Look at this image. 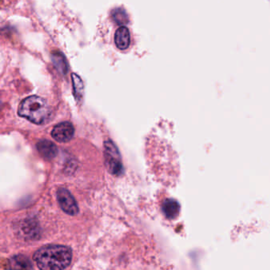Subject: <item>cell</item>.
<instances>
[{
  "label": "cell",
  "instance_id": "3",
  "mask_svg": "<svg viewBox=\"0 0 270 270\" xmlns=\"http://www.w3.org/2000/svg\"><path fill=\"white\" fill-rule=\"evenodd\" d=\"M105 167L113 175H122L124 172L122 157L118 147L111 141H105L104 145Z\"/></svg>",
  "mask_w": 270,
  "mask_h": 270
},
{
  "label": "cell",
  "instance_id": "11",
  "mask_svg": "<svg viewBox=\"0 0 270 270\" xmlns=\"http://www.w3.org/2000/svg\"><path fill=\"white\" fill-rule=\"evenodd\" d=\"M73 82L75 97L78 99H80L83 92V82L81 80V78L75 74H73Z\"/></svg>",
  "mask_w": 270,
  "mask_h": 270
},
{
  "label": "cell",
  "instance_id": "2",
  "mask_svg": "<svg viewBox=\"0 0 270 270\" xmlns=\"http://www.w3.org/2000/svg\"><path fill=\"white\" fill-rule=\"evenodd\" d=\"M18 113L32 123L42 124L49 117L50 110L45 99L33 95L22 101Z\"/></svg>",
  "mask_w": 270,
  "mask_h": 270
},
{
  "label": "cell",
  "instance_id": "8",
  "mask_svg": "<svg viewBox=\"0 0 270 270\" xmlns=\"http://www.w3.org/2000/svg\"><path fill=\"white\" fill-rule=\"evenodd\" d=\"M163 213L168 219H175L180 212V205L177 201L173 199H167L163 204Z\"/></svg>",
  "mask_w": 270,
  "mask_h": 270
},
{
  "label": "cell",
  "instance_id": "7",
  "mask_svg": "<svg viewBox=\"0 0 270 270\" xmlns=\"http://www.w3.org/2000/svg\"><path fill=\"white\" fill-rule=\"evenodd\" d=\"M37 151L46 159H52L57 154V147L53 143L47 140L39 141L37 145Z\"/></svg>",
  "mask_w": 270,
  "mask_h": 270
},
{
  "label": "cell",
  "instance_id": "9",
  "mask_svg": "<svg viewBox=\"0 0 270 270\" xmlns=\"http://www.w3.org/2000/svg\"><path fill=\"white\" fill-rule=\"evenodd\" d=\"M11 266L14 269L19 270H29L33 268L31 262L29 258L23 255H17L11 259Z\"/></svg>",
  "mask_w": 270,
  "mask_h": 270
},
{
  "label": "cell",
  "instance_id": "5",
  "mask_svg": "<svg viewBox=\"0 0 270 270\" xmlns=\"http://www.w3.org/2000/svg\"><path fill=\"white\" fill-rule=\"evenodd\" d=\"M74 129L70 122H61L54 127L52 136L55 141L59 143H66L70 141L74 136Z\"/></svg>",
  "mask_w": 270,
  "mask_h": 270
},
{
  "label": "cell",
  "instance_id": "1",
  "mask_svg": "<svg viewBox=\"0 0 270 270\" xmlns=\"http://www.w3.org/2000/svg\"><path fill=\"white\" fill-rule=\"evenodd\" d=\"M73 258L70 248L63 245H47L37 249L33 261L41 270H59L68 268Z\"/></svg>",
  "mask_w": 270,
  "mask_h": 270
},
{
  "label": "cell",
  "instance_id": "6",
  "mask_svg": "<svg viewBox=\"0 0 270 270\" xmlns=\"http://www.w3.org/2000/svg\"><path fill=\"white\" fill-rule=\"evenodd\" d=\"M116 46L121 50H125L129 47L131 38L128 28L125 26H121L116 31L114 37Z\"/></svg>",
  "mask_w": 270,
  "mask_h": 270
},
{
  "label": "cell",
  "instance_id": "12",
  "mask_svg": "<svg viewBox=\"0 0 270 270\" xmlns=\"http://www.w3.org/2000/svg\"><path fill=\"white\" fill-rule=\"evenodd\" d=\"M114 19L118 25H124L128 22V17L122 9H118L114 13Z\"/></svg>",
  "mask_w": 270,
  "mask_h": 270
},
{
  "label": "cell",
  "instance_id": "10",
  "mask_svg": "<svg viewBox=\"0 0 270 270\" xmlns=\"http://www.w3.org/2000/svg\"><path fill=\"white\" fill-rule=\"evenodd\" d=\"M52 60H53L54 65L56 67L58 70L62 73H66L68 72V65H67L66 60L64 56L60 53L54 54L52 56Z\"/></svg>",
  "mask_w": 270,
  "mask_h": 270
},
{
  "label": "cell",
  "instance_id": "4",
  "mask_svg": "<svg viewBox=\"0 0 270 270\" xmlns=\"http://www.w3.org/2000/svg\"><path fill=\"white\" fill-rule=\"evenodd\" d=\"M58 202L67 214L74 216L78 213V207L71 193L65 188H60L56 193Z\"/></svg>",
  "mask_w": 270,
  "mask_h": 270
}]
</instances>
